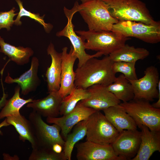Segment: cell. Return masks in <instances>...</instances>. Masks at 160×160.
Listing matches in <instances>:
<instances>
[{
  "label": "cell",
  "instance_id": "6da1fadb",
  "mask_svg": "<svg viewBox=\"0 0 160 160\" xmlns=\"http://www.w3.org/2000/svg\"><path fill=\"white\" fill-rule=\"evenodd\" d=\"M96 58H91L77 67L75 71L76 87L87 89L96 84L107 86L114 81L116 77L112 68L113 62L108 55L101 59Z\"/></svg>",
  "mask_w": 160,
  "mask_h": 160
},
{
  "label": "cell",
  "instance_id": "7a4b0ae2",
  "mask_svg": "<svg viewBox=\"0 0 160 160\" xmlns=\"http://www.w3.org/2000/svg\"><path fill=\"white\" fill-rule=\"evenodd\" d=\"M79 12L89 30L95 31H111L113 25L119 21L113 17L107 5L101 0H90L74 5Z\"/></svg>",
  "mask_w": 160,
  "mask_h": 160
},
{
  "label": "cell",
  "instance_id": "3957f363",
  "mask_svg": "<svg viewBox=\"0 0 160 160\" xmlns=\"http://www.w3.org/2000/svg\"><path fill=\"white\" fill-rule=\"evenodd\" d=\"M107 6L111 15L119 21L130 20L147 24L155 21L145 3L140 0H101Z\"/></svg>",
  "mask_w": 160,
  "mask_h": 160
},
{
  "label": "cell",
  "instance_id": "277c9868",
  "mask_svg": "<svg viewBox=\"0 0 160 160\" xmlns=\"http://www.w3.org/2000/svg\"><path fill=\"white\" fill-rule=\"evenodd\" d=\"M76 33L84 41L85 49L101 52L105 56L119 49L130 39L112 31L80 30Z\"/></svg>",
  "mask_w": 160,
  "mask_h": 160
},
{
  "label": "cell",
  "instance_id": "5b68a950",
  "mask_svg": "<svg viewBox=\"0 0 160 160\" xmlns=\"http://www.w3.org/2000/svg\"><path fill=\"white\" fill-rule=\"evenodd\" d=\"M120 107L132 118L137 127H147L151 131H160V109L153 107L150 102L133 99L120 103Z\"/></svg>",
  "mask_w": 160,
  "mask_h": 160
},
{
  "label": "cell",
  "instance_id": "8992f818",
  "mask_svg": "<svg viewBox=\"0 0 160 160\" xmlns=\"http://www.w3.org/2000/svg\"><path fill=\"white\" fill-rule=\"evenodd\" d=\"M86 129V140L101 145L111 144L119 134L100 111H96L87 118Z\"/></svg>",
  "mask_w": 160,
  "mask_h": 160
},
{
  "label": "cell",
  "instance_id": "52a82bcc",
  "mask_svg": "<svg viewBox=\"0 0 160 160\" xmlns=\"http://www.w3.org/2000/svg\"><path fill=\"white\" fill-rule=\"evenodd\" d=\"M111 31L148 43L155 44L160 41V23L153 25L130 20L119 21L113 25Z\"/></svg>",
  "mask_w": 160,
  "mask_h": 160
},
{
  "label": "cell",
  "instance_id": "ba28073f",
  "mask_svg": "<svg viewBox=\"0 0 160 160\" xmlns=\"http://www.w3.org/2000/svg\"><path fill=\"white\" fill-rule=\"evenodd\" d=\"M28 119L34 129L38 148L52 149L53 145L56 143L63 148L65 140L60 134L59 126L55 124L48 125L41 115L33 111L29 114Z\"/></svg>",
  "mask_w": 160,
  "mask_h": 160
},
{
  "label": "cell",
  "instance_id": "9c48e42d",
  "mask_svg": "<svg viewBox=\"0 0 160 160\" xmlns=\"http://www.w3.org/2000/svg\"><path fill=\"white\" fill-rule=\"evenodd\" d=\"M141 78L129 80L131 84L135 99L153 101L160 98V80L157 68L151 65L146 68Z\"/></svg>",
  "mask_w": 160,
  "mask_h": 160
},
{
  "label": "cell",
  "instance_id": "30bf717a",
  "mask_svg": "<svg viewBox=\"0 0 160 160\" xmlns=\"http://www.w3.org/2000/svg\"><path fill=\"white\" fill-rule=\"evenodd\" d=\"M63 9L68 19L67 23L64 28L57 32L56 35L59 37L65 36L69 39L79 60L78 67L81 66L91 58L98 57L103 55V53L99 52H97L92 55L86 53L84 42L80 36H78L76 34L74 29V25L72 23L73 16L76 12L73 7L71 9H69L64 7Z\"/></svg>",
  "mask_w": 160,
  "mask_h": 160
},
{
  "label": "cell",
  "instance_id": "8fae6325",
  "mask_svg": "<svg viewBox=\"0 0 160 160\" xmlns=\"http://www.w3.org/2000/svg\"><path fill=\"white\" fill-rule=\"evenodd\" d=\"M76 147L78 160H124L116 154L111 144L101 145L86 140Z\"/></svg>",
  "mask_w": 160,
  "mask_h": 160
},
{
  "label": "cell",
  "instance_id": "7c38bea8",
  "mask_svg": "<svg viewBox=\"0 0 160 160\" xmlns=\"http://www.w3.org/2000/svg\"><path fill=\"white\" fill-rule=\"evenodd\" d=\"M141 143V132L135 130H124L119 133L111 144L117 155L124 160H131L136 155Z\"/></svg>",
  "mask_w": 160,
  "mask_h": 160
},
{
  "label": "cell",
  "instance_id": "4fadbf2b",
  "mask_svg": "<svg viewBox=\"0 0 160 160\" xmlns=\"http://www.w3.org/2000/svg\"><path fill=\"white\" fill-rule=\"evenodd\" d=\"M79 101L71 112L61 117H48L47 122L55 124L60 127L61 135L65 139L72 128L79 122L87 119L96 111L81 104Z\"/></svg>",
  "mask_w": 160,
  "mask_h": 160
},
{
  "label": "cell",
  "instance_id": "5bb4252c",
  "mask_svg": "<svg viewBox=\"0 0 160 160\" xmlns=\"http://www.w3.org/2000/svg\"><path fill=\"white\" fill-rule=\"evenodd\" d=\"M87 89L90 94L89 97L80 101L79 102L84 105L96 111L103 110L121 103L120 100L107 90L106 86L96 84Z\"/></svg>",
  "mask_w": 160,
  "mask_h": 160
},
{
  "label": "cell",
  "instance_id": "9a60e30c",
  "mask_svg": "<svg viewBox=\"0 0 160 160\" xmlns=\"http://www.w3.org/2000/svg\"><path fill=\"white\" fill-rule=\"evenodd\" d=\"M62 50L60 86L58 91L63 98L69 95L75 87L73 66L77 58L72 45L68 53L67 47H63Z\"/></svg>",
  "mask_w": 160,
  "mask_h": 160
},
{
  "label": "cell",
  "instance_id": "2e32d148",
  "mask_svg": "<svg viewBox=\"0 0 160 160\" xmlns=\"http://www.w3.org/2000/svg\"><path fill=\"white\" fill-rule=\"evenodd\" d=\"M39 61L36 57L32 59L30 69L19 77L13 79L8 73L4 82L7 84L17 83L21 89V94L24 95L35 91L40 84L41 81L38 75Z\"/></svg>",
  "mask_w": 160,
  "mask_h": 160
},
{
  "label": "cell",
  "instance_id": "e0dca14e",
  "mask_svg": "<svg viewBox=\"0 0 160 160\" xmlns=\"http://www.w3.org/2000/svg\"><path fill=\"white\" fill-rule=\"evenodd\" d=\"M49 93L46 97L40 99L33 100L26 104V107L31 108L33 111L42 117H57L63 98L58 91Z\"/></svg>",
  "mask_w": 160,
  "mask_h": 160
},
{
  "label": "cell",
  "instance_id": "ac0fdd59",
  "mask_svg": "<svg viewBox=\"0 0 160 160\" xmlns=\"http://www.w3.org/2000/svg\"><path fill=\"white\" fill-rule=\"evenodd\" d=\"M141 130V143L138 151L132 160H148L156 151L160 152V131L150 130L145 125Z\"/></svg>",
  "mask_w": 160,
  "mask_h": 160
},
{
  "label": "cell",
  "instance_id": "d6986e66",
  "mask_svg": "<svg viewBox=\"0 0 160 160\" xmlns=\"http://www.w3.org/2000/svg\"><path fill=\"white\" fill-rule=\"evenodd\" d=\"M47 53L50 56L51 63L46 72L48 93L58 91L60 86L61 72L62 53L57 52L51 42L47 49Z\"/></svg>",
  "mask_w": 160,
  "mask_h": 160
},
{
  "label": "cell",
  "instance_id": "ffe728a7",
  "mask_svg": "<svg viewBox=\"0 0 160 160\" xmlns=\"http://www.w3.org/2000/svg\"><path fill=\"white\" fill-rule=\"evenodd\" d=\"M108 121L119 133L124 130H135L137 125L132 118L119 104L103 110Z\"/></svg>",
  "mask_w": 160,
  "mask_h": 160
},
{
  "label": "cell",
  "instance_id": "44dd1931",
  "mask_svg": "<svg viewBox=\"0 0 160 160\" xmlns=\"http://www.w3.org/2000/svg\"><path fill=\"white\" fill-rule=\"evenodd\" d=\"M10 125L14 126L19 134L20 140L25 142L26 140L30 143L32 149L38 148L33 126L29 119L20 114L6 118Z\"/></svg>",
  "mask_w": 160,
  "mask_h": 160
},
{
  "label": "cell",
  "instance_id": "7402d4cb",
  "mask_svg": "<svg viewBox=\"0 0 160 160\" xmlns=\"http://www.w3.org/2000/svg\"><path fill=\"white\" fill-rule=\"evenodd\" d=\"M149 54V51L145 48H136L125 44L108 56L113 62H136L139 60L145 59Z\"/></svg>",
  "mask_w": 160,
  "mask_h": 160
},
{
  "label": "cell",
  "instance_id": "603a6c76",
  "mask_svg": "<svg viewBox=\"0 0 160 160\" xmlns=\"http://www.w3.org/2000/svg\"><path fill=\"white\" fill-rule=\"evenodd\" d=\"M0 52L7 55L9 60L12 61L18 65L27 64L33 51L29 47H16L5 42L0 36Z\"/></svg>",
  "mask_w": 160,
  "mask_h": 160
},
{
  "label": "cell",
  "instance_id": "cb8c5ba5",
  "mask_svg": "<svg viewBox=\"0 0 160 160\" xmlns=\"http://www.w3.org/2000/svg\"><path fill=\"white\" fill-rule=\"evenodd\" d=\"M106 88L108 91L123 102H128L134 99L132 85L122 74L116 77L114 81L106 86Z\"/></svg>",
  "mask_w": 160,
  "mask_h": 160
},
{
  "label": "cell",
  "instance_id": "d4e9b609",
  "mask_svg": "<svg viewBox=\"0 0 160 160\" xmlns=\"http://www.w3.org/2000/svg\"><path fill=\"white\" fill-rule=\"evenodd\" d=\"M21 88L17 85L15 87L14 94L7 101L0 112V120L8 116H15L20 114V110L24 105L32 102L31 98L24 99L20 97Z\"/></svg>",
  "mask_w": 160,
  "mask_h": 160
},
{
  "label": "cell",
  "instance_id": "484cf974",
  "mask_svg": "<svg viewBox=\"0 0 160 160\" xmlns=\"http://www.w3.org/2000/svg\"><path fill=\"white\" fill-rule=\"evenodd\" d=\"M87 119L79 122L75 125L72 132L67 135L63 151L68 160H71L72 153L75 145L86 136Z\"/></svg>",
  "mask_w": 160,
  "mask_h": 160
},
{
  "label": "cell",
  "instance_id": "4316f807",
  "mask_svg": "<svg viewBox=\"0 0 160 160\" xmlns=\"http://www.w3.org/2000/svg\"><path fill=\"white\" fill-rule=\"evenodd\" d=\"M90 94L87 89L76 87L63 98L60 106V115H65L71 112L80 101L88 98Z\"/></svg>",
  "mask_w": 160,
  "mask_h": 160
},
{
  "label": "cell",
  "instance_id": "83f0119b",
  "mask_svg": "<svg viewBox=\"0 0 160 160\" xmlns=\"http://www.w3.org/2000/svg\"><path fill=\"white\" fill-rule=\"evenodd\" d=\"M17 3L19 8V11L18 13L16 19L15 20L14 24L17 25H20L22 24L20 19L22 17L27 16L34 20L42 25L46 31L49 33L52 28L53 26L50 23H45L44 18V15L40 16L39 13H34L26 9L23 5L22 1L20 0H15Z\"/></svg>",
  "mask_w": 160,
  "mask_h": 160
},
{
  "label": "cell",
  "instance_id": "f1b7e54d",
  "mask_svg": "<svg viewBox=\"0 0 160 160\" xmlns=\"http://www.w3.org/2000/svg\"><path fill=\"white\" fill-rule=\"evenodd\" d=\"M29 160H66L63 151L60 153L54 152L52 149L38 148L32 149Z\"/></svg>",
  "mask_w": 160,
  "mask_h": 160
},
{
  "label": "cell",
  "instance_id": "f546056e",
  "mask_svg": "<svg viewBox=\"0 0 160 160\" xmlns=\"http://www.w3.org/2000/svg\"><path fill=\"white\" fill-rule=\"evenodd\" d=\"M136 62L123 61L113 62L112 68L114 73L116 74L120 72L129 80L137 79L136 73L135 65Z\"/></svg>",
  "mask_w": 160,
  "mask_h": 160
},
{
  "label": "cell",
  "instance_id": "4dcf8cb0",
  "mask_svg": "<svg viewBox=\"0 0 160 160\" xmlns=\"http://www.w3.org/2000/svg\"><path fill=\"white\" fill-rule=\"evenodd\" d=\"M16 11L14 7L9 11L0 12V30L2 28H6L8 31L10 30L14 23V17L18 14L15 13Z\"/></svg>",
  "mask_w": 160,
  "mask_h": 160
},
{
  "label": "cell",
  "instance_id": "1f68e13d",
  "mask_svg": "<svg viewBox=\"0 0 160 160\" xmlns=\"http://www.w3.org/2000/svg\"><path fill=\"white\" fill-rule=\"evenodd\" d=\"M2 80L1 79V81L3 89V95L0 100V109H1L5 105L8 100L7 98L8 97V95L5 92Z\"/></svg>",
  "mask_w": 160,
  "mask_h": 160
},
{
  "label": "cell",
  "instance_id": "d6a6232c",
  "mask_svg": "<svg viewBox=\"0 0 160 160\" xmlns=\"http://www.w3.org/2000/svg\"><path fill=\"white\" fill-rule=\"evenodd\" d=\"M63 148V147L59 144L56 143L52 147V150L55 152L60 153L62 152Z\"/></svg>",
  "mask_w": 160,
  "mask_h": 160
},
{
  "label": "cell",
  "instance_id": "836d02e7",
  "mask_svg": "<svg viewBox=\"0 0 160 160\" xmlns=\"http://www.w3.org/2000/svg\"><path fill=\"white\" fill-rule=\"evenodd\" d=\"M3 159L4 160H19V158L16 155H15L13 157L10 156L9 155L7 154L4 153L3 154Z\"/></svg>",
  "mask_w": 160,
  "mask_h": 160
},
{
  "label": "cell",
  "instance_id": "e575fe53",
  "mask_svg": "<svg viewBox=\"0 0 160 160\" xmlns=\"http://www.w3.org/2000/svg\"><path fill=\"white\" fill-rule=\"evenodd\" d=\"M9 125L7 121L6 118L2 122L0 123V134H2V132L1 130V129L3 127L9 126Z\"/></svg>",
  "mask_w": 160,
  "mask_h": 160
},
{
  "label": "cell",
  "instance_id": "d590c367",
  "mask_svg": "<svg viewBox=\"0 0 160 160\" xmlns=\"http://www.w3.org/2000/svg\"><path fill=\"white\" fill-rule=\"evenodd\" d=\"M158 101L152 104L154 108H160V98H158Z\"/></svg>",
  "mask_w": 160,
  "mask_h": 160
},
{
  "label": "cell",
  "instance_id": "8d00e7d4",
  "mask_svg": "<svg viewBox=\"0 0 160 160\" xmlns=\"http://www.w3.org/2000/svg\"><path fill=\"white\" fill-rule=\"evenodd\" d=\"M77 1H80L82 2H84L90 0H77Z\"/></svg>",
  "mask_w": 160,
  "mask_h": 160
}]
</instances>
